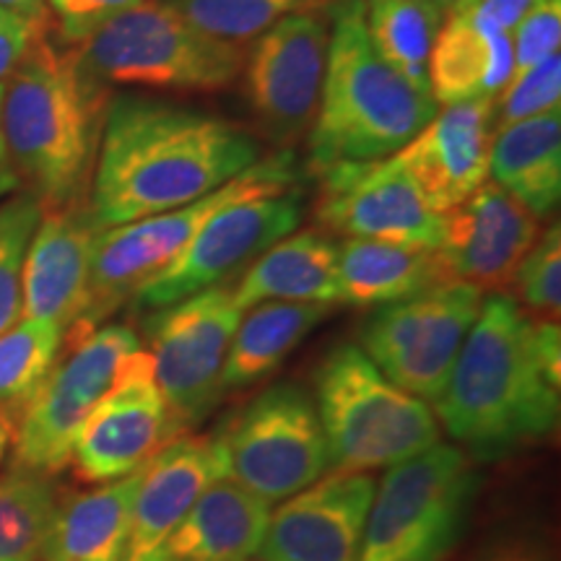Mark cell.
<instances>
[{
  "instance_id": "cell-1",
  "label": "cell",
  "mask_w": 561,
  "mask_h": 561,
  "mask_svg": "<svg viewBox=\"0 0 561 561\" xmlns=\"http://www.w3.org/2000/svg\"><path fill=\"white\" fill-rule=\"evenodd\" d=\"M432 411L439 430L479 462L549 439L561 416L559 322L530 318L507 294H491Z\"/></svg>"
},
{
  "instance_id": "cell-2",
  "label": "cell",
  "mask_w": 561,
  "mask_h": 561,
  "mask_svg": "<svg viewBox=\"0 0 561 561\" xmlns=\"http://www.w3.org/2000/svg\"><path fill=\"white\" fill-rule=\"evenodd\" d=\"M248 130L149 96H112L89 206L102 229L187 206L261 161Z\"/></svg>"
},
{
  "instance_id": "cell-3",
  "label": "cell",
  "mask_w": 561,
  "mask_h": 561,
  "mask_svg": "<svg viewBox=\"0 0 561 561\" xmlns=\"http://www.w3.org/2000/svg\"><path fill=\"white\" fill-rule=\"evenodd\" d=\"M110 100L112 89L53 30L32 42L3 83L5 144L19 182L42 208L89 201Z\"/></svg>"
},
{
  "instance_id": "cell-4",
  "label": "cell",
  "mask_w": 561,
  "mask_h": 561,
  "mask_svg": "<svg viewBox=\"0 0 561 561\" xmlns=\"http://www.w3.org/2000/svg\"><path fill=\"white\" fill-rule=\"evenodd\" d=\"M439 104L413 89L375 47L364 26V0H339L318 115L310 128V167L318 172L375 164L401 151Z\"/></svg>"
},
{
  "instance_id": "cell-5",
  "label": "cell",
  "mask_w": 561,
  "mask_h": 561,
  "mask_svg": "<svg viewBox=\"0 0 561 561\" xmlns=\"http://www.w3.org/2000/svg\"><path fill=\"white\" fill-rule=\"evenodd\" d=\"M312 401L333 473L388 471L439 445V421L426 401L392 385L354 343L320 362Z\"/></svg>"
},
{
  "instance_id": "cell-6",
  "label": "cell",
  "mask_w": 561,
  "mask_h": 561,
  "mask_svg": "<svg viewBox=\"0 0 561 561\" xmlns=\"http://www.w3.org/2000/svg\"><path fill=\"white\" fill-rule=\"evenodd\" d=\"M299 182V164L291 151L271 153L244 170L219 191L203 195L187 206L146 216V219L107 227L100 231L91 252L89 297L79 322L66 331L70 335L91 333L112 312L133 299L146 280L157 276L180 257V252L193 242L203 224L231 203H242L261 195L294 191Z\"/></svg>"
},
{
  "instance_id": "cell-7",
  "label": "cell",
  "mask_w": 561,
  "mask_h": 561,
  "mask_svg": "<svg viewBox=\"0 0 561 561\" xmlns=\"http://www.w3.org/2000/svg\"><path fill=\"white\" fill-rule=\"evenodd\" d=\"M104 87L216 94L240 79L244 50L182 21L164 0H144L73 45Z\"/></svg>"
},
{
  "instance_id": "cell-8",
  "label": "cell",
  "mask_w": 561,
  "mask_h": 561,
  "mask_svg": "<svg viewBox=\"0 0 561 561\" xmlns=\"http://www.w3.org/2000/svg\"><path fill=\"white\" fill-rule=\"evenodd\" d=\"M481 489L458 445H434L385 471L356 561H447L471 525Z\"/></svg>"
},
{
  "instance_id": "cell-9",
  "label": "cell",
  "mask_w": 561,
  "mask_h": 561,
  "mask_svg": "<svg viewBox=\"0 0 561 561\" xmlns=\"http://www.w3.org/2000/svg\"><path fill=\"white\" fill-rule=\"evenodd\" d=\"M138 348L136 331L123 322L62 339L58 364L16 424L13 466L45 476L68 468L83 424L110 396Z\"/></svg>"
},
{
  "instance_id": "cell-10",
  "label": "cell",
  "mask_w": 561,
  "mask_h": 561,
  "mask_svg": "<svg viewBox=\"0 0 561 561\" xmlns=\"http://www.w3.org/2000/svg\"><path fill=\"white\" fill-rule=\"evenodd\" d=\"M481 301L483 291L462 280L390 301L364 320L359 348L392 385L434 403L450 380Z\"/></svg>"
},
{
  "instance_id": "cell-11",
  "label": "cell",
  "mask_w": 561,
  "mask_h": 561,
  "mask_svg": "<svg viewBox=\"0 0 561 561\" xmlns=\"http://www.w3.org/2000/svg\"><path fill=\"white\" fill-rule=\"evenodd\" d=\"M242 310L221 284L153 310L144 322L153 377L178 434L210 416L224 396L221 371Z\"/></svg>"
},
{
  "instance_id": "cell-12",
  "label": "cell",
  "mask_w": 561,
  "mask_h": 561,
  "mask_svg": "<svg viewBox=\"0 0 561 561\" xmlns=\"http://www.w3.org/2000/svg\"><path fill=\"white\" fill-rule=\"evenodd\" d=\"M221 439L229 479L268 504L289 500L331 471L312 396L294 382L263 390Z\"/></svg>"
},
{
  "instance_id": "cell-13",
  "label": "cell",
  "mask_w": 561,
  "mask_h": 561,
  "mask_svg": "<svg viewBox=\"0 0 561 561\" xmlns=\"http://www.w3.org/2000/svg\"><path fill=\"white\" fill-rule=\"evenodd\" d=\"M299 221L301 195L297 187L231 203L203 224L178 261L133 294L130 305L136 310L153 312L193 294L229 284L231 276L250 268L271 244L297 231Z\"/></svg>"
},
{
  "instance_id": "cell-14",
  "label": "cell",
  "mask_w": 561,
  "mask_h": 561,
  "mask_svg": "<svg viewBox=\"0 0 561 561\" xmlns=\"http://www.w3.org/2000/svg\"><path fill=\"white\" fill-rule=\"evenodd\" d=\"M331 19L320 11L284 16L244 55V96L252 115L276 140L310 133L328 66Z\"/></svg>"
},
{
  "instance_id": "cell-15",
  "label": "cell",
  "mask_w": 561,
  "mask_h": 561,
  "mask_svg": "<svg viewBox=\"0 0 561 561\" xmlns=\"http://www.w3.org/2000/svg\"><path fill=\"white\" fill-rule=\"evenodd\" d=\"M178 437L149 351L138 348L83 424L70 466L81 481L110 483L136 473Z\"/></svg>"
},
{
  "instance_id": "cell-16",
  "label": "cell",
  "mask_w": 561,
  "mask_h": 561,
  "mask_svg": "<svg viewBox=\"0 0 561 561\" xmlns=\"http://www.w3.org/2000/svg\"><path fill=\"white\" fill-rule=\"evenodd\" d=\"M320 187L318 219L331 231L351 240L439 248L442 214L390 157L322 172Z\"/></svg>"
},
{
  "instance_id": "cell-17",
  "label": "cell",
  "mask_w": 561,
  "mask_h": 561,
  "mask_svg": "<svg viewBox=\"0 0 561 561\" xmlns=\"http://www.w3.org/2000/svg\"><path fill=\"white\" fill-rule=\"evenodd\" d=\"M538 234L541 219L489 180L442 214L437 255L450 280L504 294Z\"/></svg>"
},
{
  "instance_id": "cell-18",
  "label": "cell",
  "mask_w": 561,
  "mask_h": 561,
  "mask_svg": "<svg viewBox=\"0 0 561 561\" xmlns=\"http://www.w3.org/2000/svg\"><path fill=\"white\" fill-rule=\"evenodd\" d=\"M371 473H331L271 512L261 561H356L375 496Z\"/></svg>"
},
{
  "instance_id": "cell-19",
  "label": "cell",
  "mask_w": 561,
  "mask_h": 561,
  "mask_svg": "<svg viewBox=\"0 0 561 561\" xmlns=\"http://www.w3.org/2000/svg\"><path fill=\"white\" fill-rule=\"evenodd\" d=\"M100 231L89 201L42 208L21 276V318L55 322L62 333L79 322L87 307L91 252Z\"/></svg>"
},
{
  "instance_id": "cell-20",
  "label": "cell",
  "mask_w": 561,
  "mask_h": 561,
  "mask_svg": "<svg viewBox=\"0 0 561 561\" xmlns=\"http://www.w3.org/2000/svg\"><path fill=\"white\" fill-rule=\"evenodd\" d=\"M491 110L494 100L447 104L390 157L437 214L455 208L489 180Z\"/></svg>"
},
{
  "instance_id": "cell-21",
  "label": "cell",
  "mask_w": 561,
  "mask_h": 561,
  "mask_svg": "<svg viewBox=\"0 0 561 561\" xmlns=\"http://www.w3.org/2000/svg\"><path fill=\"white\" fill-rule=\"evenodd\" d=\"M229 476L227 447L219 437H178L144 466L130 510L123 561H151L210 483Z\"/></svg>"
},
{
  "instance_id": "cell-22",
  "label": "cell",
  "mask_w": 561,
  "mask_h": 561,
  "mask_svg": "<svg viewBox=\"0 0 561 561\" xmlns=\"http://www.w3.org/2000/svg\"><path fill=\"white\" fill-rule=\"evenodd\" d=\"M271 504L224 476L198 496L151 561H248L263 541Z\"/></svg>"
},
{
  "instance_id": "cell-23",
  "label": "cell",
  "mask_w": 561,
  "mask_h": 561,
  "mask_svg": "<svg viewBox=\"0 0 561 561\" xmlns=\"http://www.w3.org/2000/svg\"><path fill=\"white\" fill-rule=\"evenodd\" d=\"M512 73L510 32L489 21L445 11L437 39L430 55L432 100L462 104L476 100H496Z\"/></svg>"
},
{
  "instance_id": "cell-24",
  "label": "cell",
  "mask_w": 561,
  "mask_h": 561,
  "mask_svg": "<svg viewBox=\"0 0 561 561\" xmlns=\"http://www.w3.org/2000/svg\"><path fill=\"white\" fill-rule=\"evenodd\" d=\"M240 310L263 301H339V244L322 231H291L271 244L234 286Z\"/></svg>"
},
{
  "instance_id": "cell-25",
  "label": "cell",
  "mask_w": 561,
  "mask_h": 561,
  "mask_svg": "<svg viewBox=\"0 0 561 561\" xmlns=\"http://www.w3.org/2000/svg\"><path fill=\"white\" fill-rule=\"evenodd\" d=\"M140 473L144 468L60 500L42 546V561H123Z\"/></svg>"
},
{
  "instance_id": "cell-26",
  "label": "cell",
  "mask_w": 561,
  "mask_h": 561,
  "mask_svg": "<svg viewBox=\"0 0 561 561\" xmlns=\"http://www.w3.org/2000/svg\"><path fill=\"white\" fill-rule=\"evenodd\" d=\"M437 250L375 240L339 244V301L348 307H382L445 284Z\"/></svg>"
},
{
  "instance_id": "cell-27",
  "label": "cell",
  "mask_w": 561,
  "mask_h": 561,
  "mask_svg": "<svg viewBox=\"0 0 561 561\" xmlns=\"http://www.w3.org/2000/svg\"><path fill=\"white\" fill-rule=\"evenodd\" d=\"M489 174L530 214L546 219L561 198V110L496 130Z\"/></svg>"
},
{
  "instance_id": "cell-28",
  "label": "cell",
  "mask_w": 561,
  "mask_h": 561,
  "mask_svg": "<svg viewBox=\"0 0 561 561\" xmlns=\"http://www.w3.org/2000/svg\"><path fill=\"white\" fill-rule=\"evenodd\" d=\"M328 310L331 305L312 301H263L244 310L224 362V392L250 388L278 369L318 322L325 320Z\"/></svg>"
},
{
  "instance_id": "cell-29",
  "label": "cell",
  "mask_w": 561,
  "mask_h": 561,
  "mask_svg": "<svg viewBox=\"0 0 561 561\" xmlns=\"http://www.w3.org/2000/svg\"><path fill=\"white\" fill-rule=\"evenodd\" d=\"M445 5L437 0H364V26L377 55L413 89L430 94V55Z\"/></svg>"
},
{
  "instance_id": "cell-30",
  "label": "cell",
  "mask_w": 561,
  "mask_h": 561,
  "mask_svg": "<svg viewBox=\"0 0 561 561\" xmlns=\"http://www.w3.org/2000/svg\"><path fill=\"white\" fill-rule=\"evenodd\" d=\"M66 333L55 322L21 318L0 333V411L21 419L60 359Z\"/></svg>"
},
{
  "instance_id": "cell-31",
  "label": "cell",
  "mask_w": 561,
  "mask_h": 561,
  "mask_svg": "<svg viewBox=\"0 0 561 561\" xmlns=\"http://www.w3.org/2000/svg\"><path fill=\"white\" fill-rule=\"evenodd\" d=\"M58 502L53 476L16 466L0 476V561H42Z\"/></svg>"
},
{
  "instance_id": "cell-32",
  "label": "cell",
  "mask_w": 561,
  "mask_h": 561,
  "mask_svg": "<svg viewBox=\"0 0 561 561\" xmlns=\"http://www.w3.org/2000/svg\"><path fill=\"white\" fill-rule=\"evenodd\" d=\"M182 21L208 37L248 45L297 11H320L328 0H164Z\"/></svg>"
},
{
  "instance_id": "cell-33",
  "label": "cell",
  "mask_w": 561,
  "mask_h": 561,
  "mask_svg": "<svg viewBox=\"0 0 561 561\" xmlns=\"http://www.w3.org/2000/svg\"><path fill=\"white\" fill-rule=\"evenodd\" d=\"M42 206L30 193L0 201V333L21 320V276Z\"/></svg>"
},
{
  "instance_id": "cell-34",
  "label": "cell",
  "mask_w": 561,
  "mask_h": 561,
  "mask_svg": "<svg viewBox=\"0 0 561 561\" xmlns=\"http://www.w3.org/2000/svg\"><path fill=\"white\" fill-rule=\"evenodd\" d=\"M512 289L517 305L530 318L559 322L561 312V229L559 224L543 229L528 255L517 265Z\"/></svg>"
},
{
  "instance_id": "cell-35",
  "label": "cell",
  "mask_w": 561,
  "mask_h": 561,
  "mask_svg": "<svg viewBox=\"0 0 561 561\" xmlns=\"http://www.w3.org/2000/svg\"><path fill=\"white\" fill-rule=\"evenodd\" d=\"M551 110H561V55H551L541 66L504 83L491 110V128L496 133Z\"/></svg>"
},
{
  "instance_id": "cell-36",
  "label": "cell",
  "mask_w": 561,
  "mask_h": 561,
  "mask_svg": "<svg viewBox=\"0 0 561 561\" xmlns=\"http://www.w3.org/2000/svg\"><path fill=\"white\" fill-rule=\"evenodd\" d=\"M512 73L510 81L528 73L561 47V0H541L510 32Z\"/></svg>"
},
{
  "instance_id": "cell-37",
  "label": "cell",
  "mask_w": 561,
  "mask_h": 561,
  "mask_svg": "<svg viewBox=\"0 0 561 561\" xmlns=\"http://www.w3.org/2000/svg\"><path fill=\"white\" fill-rule=\"evenodd\" d=\"M45 3L55 16L53 21H58L60 39L66 45H79L91 32L100 30L104 21L144 0H45Z\"/></svg>"
},
{
  "instance_id": "cell-38",
  "label": "cell",
  "mask_w": 561,
  "mask_h": 561,
  "mask_svg": "<svg viewBox=\"0 0 561 561\" xmlns=\"http://www.w3.org/2000/svg\"><path fill=\"white\" fill-rule=\"evenodd\" d=\"M479 561H557L551 541L533 528H512L483 546Z\"/></svg>"
},
{
  "instance_id": "cell-39",
  "label": "cell",
  "mask_w": 561,
  "mask_h": 561,
  "mask_svg": "<svg viewBox=\"0 0 561 561\" xmlns=\"http://www.w3.org/2000/svg\"><path fill=\"white\" fill-rule=\"evenodd\" d=\"M536 3L541 0H453L450 5H445V11L489 21L504 32H512Z\"/></svg>"
},
{
  "instance_id": "cell-40",
  "label": "cell",
  "mask_w": 561,
  "mask_h": 561,
  "mask_svg": "<svg viewBox=\"0 0 561 561\" xmlns=\"http://www.w3.org/2000/svg\"><path fill=\"white\" fill-rule=\"evenodd\" d=\"M55 30L53 26H34L26 21H9L0 24V83L11 79V73L21 66V60L30 53L32 42L39 37L42 32Z\"/></svg>"
},
{
  "instance_id": "cell-41",
  "label": "cell",
  "mask_w": 561,
  "mask_h": 561,
  "mask_svg": "<svg viewBox=\"0 0 561 561\" xmlns=\"http://www.w3.org/2000/svg\"><path fill=\"white\" fill-rule=\"evenodd\" d=\"M0 9L9 11L11 16H16L26 24L34 26H53V13L47 9L45 0H0Z\"/></svg>"
},
{
  "instance_id": "cell-42",
  "label": "cell",
  "mask_w": 561,
  "mask_h": 561,
  "mask_svg": "<svg viewBox=\"0 0 561 561\" xmlns=\"http://www.w3.org/2000/svg\"><path fill=\"white\" fill-rule=\"evenodd\" d=\"M0 102H3V83H0ZM21 187L16 167H13L11 153H9V144H5V133H3V117H0V201L11 198Z\"/></svg>"
},
{
  "instance_id": "cell-43",
  "label": "cell",
  "mask_w": 561,
  "mask_h": 561,
  "mask_svg": "<svg viewBox=\"0 0 561 561\" xmlns=\"http://www.w3.org/2000/svg\"><path fill=\"white\" fill-rule=\"evenodd\" d=\"M13 434H16V424L0 411V462H3L5 453H9V447L13 445Z\"/></svg>"
},
{
  "instance_id": "cell-44",
  "label": "cell",
  "mask_w": 561,
  "mask_h": 561,
  "mask_svg": "<svg viewBox=\"0 0 561 561\" xmlns=\"http://www.w3.org/2000/svg\"><path fill=\"white\" fill-rule=\"evenodd\" d=\"M9 21H21V19H16V16H11L9 11H3L0 9V24H9Z\"/></svg>"
},
{
  "instance_id": "cell-45",
  "label": "cell",
  "mask_w": 561,
  "mask_h": 561,
  "mask_svg": "<svg viewBox=\"0 0 561 561\" xmlns=\"http://www.w3.org/2000/svg\"><path fill=\"white\" fill-rule=\"evenodd\" d=\"M437 3H442V5H450V3H453V0H437Z\"/></svg>"
},
{
  "instance_id": "cell-46",
  "label": "cell",
  "mask_w": 561,
  "mask_h": 561,
  "mask_svg": "<svg viewBox=\"0 0 561 561\" xmlns=\"http://www.w3.org/2000/svg\"><path fill=\"white\" fill-rule=\"evenodd\" d=\"M248 561H250V559H248Z\"/></svg>"
}]
</instances>
